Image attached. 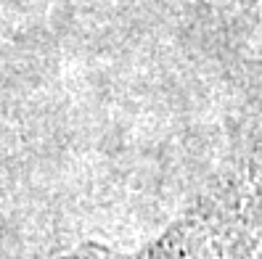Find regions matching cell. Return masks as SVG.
<instances>
[{"label": "cell", "mask_w": 262, "mask_h": 259, "mask_svg": "<svg viewBox=\"0 0 262 259\" xmlns=\"http://www.w3.org/2000/svg\"><path fill=\"white\" fill-rule=\"evenodd\" d=\"M188 16L244 87H262V0H188Z\"/></svg>", "instance_id": "1"}]
</instances>
